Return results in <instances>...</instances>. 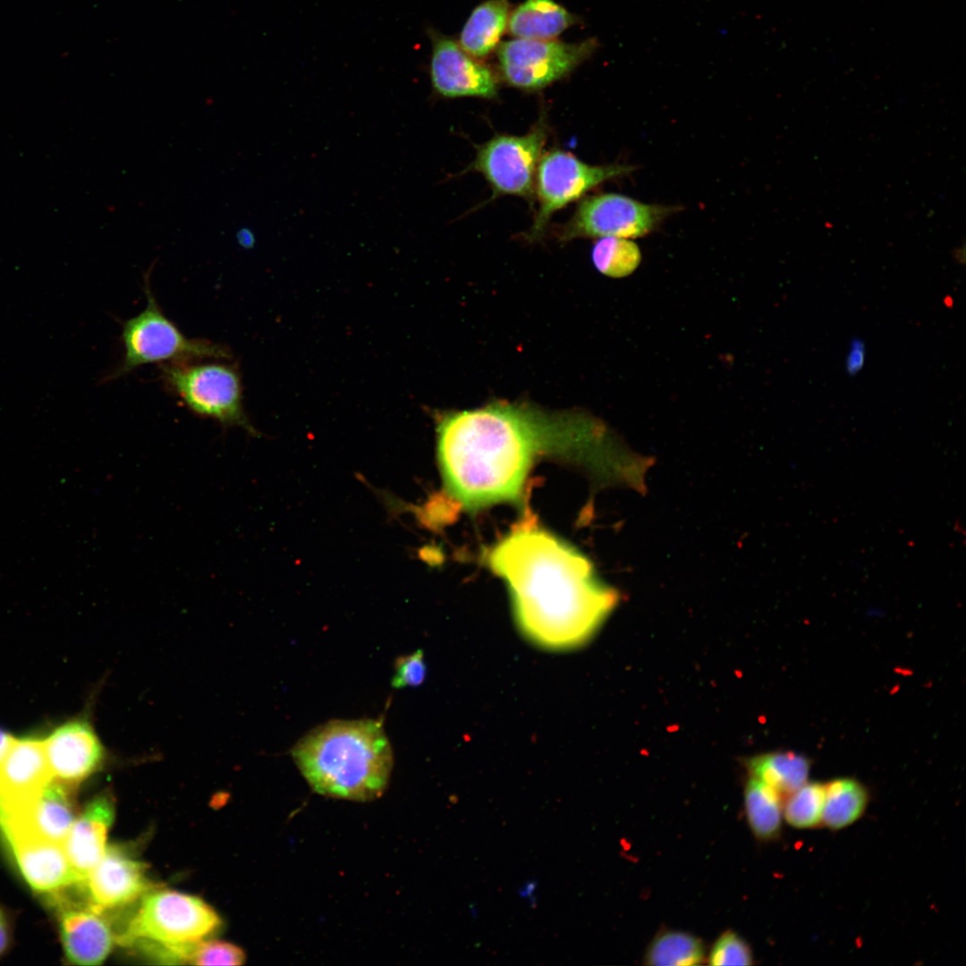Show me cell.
I'll return each instance as SVG.
<instances>
[{"mask_svg":"<svg viewBox=\"0 0 966 966\" xmlns=\"http://www.w3.org/2000/svg\"><path fill=\"white\" fill-rule=\"evenodd\" d=\"M600 436L583 415L495 402L440 416L436 454L445 491L476 510L515 501L538 456L593 462Z\"/></svg>","mask_w":966,"mask_h":966,"instance_id":"obj_1","label":"cell"},{"mask_svg":"<svg viewBox=\"0 0 966 966\" xmlns=\"http://www.w3.org/2000/svg\"><path fill=\"white\" fill-rule=\"evenodd\" d=\"M525 515L487 552V564L506 582L525 637L552 650L580 647L614 608L618 594L582 553Z\"/></svg>","mask_w":966,"mask_h":966,"instance_id":"obj_2","label":"cell"},{"mask_svg":"<svg viewBox=\"0 0 966 966\" xmlns=\"http://www.w3.org/2000/svg\"><path fill=\"white\" fill-rule=\"evenodd\" d=\"M291 754L314 792L352 801L378 798L394 765L379 719L329 721L301 738Z\"/></svg>","mask_w":966,"mask_h":966,"instance_id":"obj_3","label":"cell"},{"mask_svg":"<svg viewBox=\"0 0 966 966\" xmlns=\"http://www.w3.org/2000/svg\"><path fill=\"white\" fill-rule=\"evenodd\" d=\"M116 942L138 946L163 963L183 964L188 950L212 936L222 924L217 913L199 897L152 889L140 900Z\"/></svg>","mask_w":966,"mask_h":966,"instance_id":"obj_4","label":"cell"},{"mask_svg":"<svg viewBox=\"0 0 966 966\" xmlns=\"http://www.w3.org/2000/svg\"><path fill=\"white\" fill-rule=\"evenodd\" d=\"M144 291L146 306L139 314L123 322V360L106 380L117 379L147 364L232 359L226 345L187 337L162 311L147 275Z\"/></svg>","mask_w":966,"mask_h":966,"instance_id":"obj_5","label":"cell"},{"mask_svg":"<svg viewBox=\"0 0 966 966\" xmlns=\"http://www.w3.org/2000/svg\"><path fill=\"white\" fill-rule=\"evenodd\" d=\"M160 377L165 389L193 414L211 419L224 428L240 427L257 435L242 403L238 366L225 360H200L163 364Z\"/></svg>","mask_w":966,"mask_h":966,"instance_id":"obj_6","label":"cell"},{"mask_svg":"<svg viewBox=\"0 0 966 966\" xmlns=\"http://www.w3.org/2000/svg\"><path fill=\"white\" fill-rule=\"evenodd\" d=\"M624 165H591L562 149L541 156L536 172L535 189L538 208L527 237L538 239L551 216L587 191L609 179L631 172Z\"/></svg>","mask_w":966,"mask_h":966,"instance_id":"obj_7","label":"cell"},{"mask_svg":"<svg viewBox=\"0 0 966 966\" xmlns=\"http://www.w3.org/2000/svg\"><path fill=\"white\" fill-rule=\"evenodd\" d=\"M547 139L544 120L524 135H497L479 146L469 169L480 173L496 195L531 199Z\"/></svg>","mask_w":966,"mask_h":966,"instance_id":"obj_8","label":"cell"},{"mask_svg":"<svg viewBox=\"0 0 966 966\" xmlns=\"http://www.w3.org/2000/svg\"><path fill=\"white\" fill-rule=\"evenodd\" d=\"M597 47L595 38L580 43L515 38L499 45L497 58L507 83L521 89L536 90L567 75Z\"/></svg>","mask_w":966,"mask_h":966,"instance_id":"obj_9","label":"cell"},{"mask_svg":"<svg viewBox=\"0 0 966 966\" xmlns=\"http://www.w3.org/2000/svg\"><path fill=\"white\" fill-rule=\"evenodd\" d=\"M674 207L650 205L630 197L606 193L585 198L572 218L561 228L560 237L637 238L657 228Z\"/></svg>","mask_w":966,"mask_h":966,"instance_id":"obj_10","label":"cell"},{"mask_svg":"<svg viewBox=\"0 0 966 966\" xmlns=\"http://www.w3.org/2000/svg\"><path fill=\"white\" fill-rule=\"evenodd\" d=\"M55 909L66 960L76 965H99L116 941L110 917L91 906L83 894L71 896L69 888L47 898Z\"/></svg>","mask_w":966,"mask_h":966,"instance_id":"obj_11","label":"cell"},{"mask_svg":"<svg viewBox=\"0 0 966 966\" xmlns=\"http://www.w3.org/2000/svg\"><path fill=\"white\" fill-rule=\"evenodd\" d=\"M147 865L123 845L110 844L82 884L88 902L108 913L140 901L154 889Z\"/></svg>","mask_w":966,"mask_h":966,"instance_id":"obj_12","label":"cell"},{"mask_svg":"<svg viewBox=\"0 0 966 966\" xmlns=\"http://www.w3.org/2000/svg\"><path fill=\"white\" fill-rule=\"evenodd\" d=\"M427 33L432 47L428 74L436 96L493 98L497 95V80L489 68L471 57L454 39L432 28Z\"/></svg>","mask_w":966,"mask_h":966,"instance_id":"obj_13","label":"cell"},{"mask_svg":"<svg viewBox=\"0 0 966 966\" xmlns=\"http://www.w3.org/2000/svg\"><path fill=\"white\" fill-rule=\"evenodd\" d=\"M42 741L53 779L74 788L99 771L106 759V750L85 716L59 724Z\"/></svg>","mask_w":966,"mask_h":966,"instance_id":"obj_14","label":"cell"},{"mask_svg":"<svg viewBox=\"0 0 966 966\" xmlns=\"http://www.w3.org/2000/svg\"><path fill=\"white\" fill-rule=\"evenodd\" d=\"M51 780L42 739L15 737L0 762V819L23 809Z\"/></svg>","mask_w":966,"mask_h":966,"instance_id":"obj_15","label":"cell"},{"mask_svg":"<svg viewBox=\"0 0 966 966\" xmlns=\"http://www.w3.org/2000/svg\"><path fill=\"white\" fill-rule=\"evenodd\" d=\"M30 887L47 898L79 883L64 845L30 835L1 831Z\"/></svg>","mask_w":966,"mask_h":966,"instance_id":"obj_16","label":"cell"},{"mask_svg":"<svg viewBox=\"0 0 966 966\" xmlns=\"http://www.w3.org/2000/svg\"><path fill=\"white\" fill-rule=\"evenodd\" d=\"M75 789L51 780L23 809L0 819V830L64 843L76 818Z\"/></svg>","mask_w":966,"mask_h":966,"instance_id":"obj_17","label":"cell"},{"mask_svg":"<svg viewBox=\"0 0 966 966\" xmlns=\"http://www.w3.org/2000/svg\"><path fill=\"white\" fill-rule=\"evenodd\" d=\"M114 818L109 794H99L76 817L64 848L79 883L84 882L106 849L107 833Z\"/></svg>","mask_w":966,"mask_h":966,"instance_id":"obj_18","label":"cell"},{"mask_svg":"<svg viewBox=\"0 0 966 966\" xmlns=\"http://www.w3.org/2000/svg\"><path fill=\"white\" fill-rule=\"evenodd\" d=\"M576 21L555 0H526L509 15V33L517 38L553 39Z\"/></svg>","mask_w":966,"mask_h":966,"instance_id":"obj_19","label":"cell"},{"mask_svg":"<svg viewBox=\"0 0 966 966\" xmlns=\"http://www.w3.org/2000/svg\"><path fill=\"white\" fill-rule=\"evenodd\" d=\"M507 0H488L478 5L463 26L459 45L470 55H488L498 45L509 19Z\"/></svg>","mask_w":966,"mask_h":966,"instance_id":"obj_20","label":"cell"},{"mask_svg":"<svg viewBox=\"0 0 966 966\" xmlns=\"http://www.w3.org/2000/svg\"><path fill=\"white\" fill-rule=\"evenodd\" d=\"M750 775L775 790L781 796L789 795L808 781L809 760L792 751H775L757 755L746 760Z\"/></svg>","mask_w":966,"mask_h":966,"instance_id":"obj_21","label":"cell"},{"mask_svg":"<svg viewBox=\"0 0 966 966\" xmlns=\"http://www.w3.org/2000/svg\"><path fill=\"white\" fill-rule=\"evenodd\" d=\"M869 801L868 789L858 780L841 777L825 784L822 825L837 831L855 823Z\"/></svg>","mask_w":966,"mask_h":966,"instance_id":"obj_22","label":"cell"},{"mask_svg":"<svg viewBox=\"0 0 966 966\" xmlns=\"http://www.w3.org/2000/svg\"><path fill=\"white\" fill-rule=\"evenodd\" d=\"M784 803L781 795L759 779L750 776L744 788V809L753 835L760 841H773L782 830Z\"/></svg>","mask_w":966,"mask_h":966,"instance_id":"obj_23","label":"cell"},{"mask_svg":"<svg viewBox=\"0 0 966 966\" xmlns=\"http://www.w3.org/2000/svg\"><path fill=\"white\" fill-rule=\"evenodd\" d=\"M644 959L648 965H698L705 959V947L699 937L688 932L664 930L651 941Z\"/></svg>","mask_w":966,"mask_h":966,"instance_id":"obj_24","label":"cell"},{"mask_svg":"<svg viewBox=\"0 0 966 966\" xmlns=\"http://www.w3.org/2000/svg\"><path fill=\"white\" fill-rule=\"evenodd\" d=\"M591 258L596 268L607 276L631 274L641 260L638 245L627 238L601 237L593 246Z\"/></svg>","mask_w":966,"mask_h":966,"instance_id":"obj_25","label":"cell"},{"mask_svg":"<svg viewBox=\"0 0 966 966\" xmlns=\"http://www.w3.org/2000/svg\"><path fill=\"white\" fill-rule=\"evenodd\" d=\"M825 784L806 782L787 795L784 803V819L797 829H813L822 825Z\"/></svg>","mask_w":966,"mask_h":966,"instance_id":"obj_26","label":"cell"},{"mask_svg":"<svg viewBox=\"0 0 966 966\" xmlns=\"http://www.w3.org/2000/svg\"><path fill=\"white\" fill-rule=\"evenodd\" d=\"M245 959V953L240 947L221 940L206 939L190 949L185 964L242 965Z\"/></svg>","mask_w":966,"mask_h":966,"instance_id":"obj_27","label":"cell"},{"mask_svg":"<svg viewBox=\"0 0 966 966\" xmlns=\"http://www.w3.org/2000/svg\"><path fill=\"white\" fill-rule=\"evenodd\" d=\"M710 965H750L753 963L751 950L746 941L737 933L727 930L714 943L709 955Z\"/></svg>","mask_w":966,"mask_h":966,"instance_id":"obj_28","label":"cell"},{"mask_svg":"<svg viewBox=\"0 0 966 966\" xmlns=\"http://www.w3.org/2000/svg\"><path fill=\"white\" fill-rule=\"evenodd\" d=\"M427 674L423 651L419 649L410 655L400 657L394 663L392 686L395 689L420 685Z\"/></svg>","mask_w":966,"mask_h":966,"instance_id":"obj_29","label":"cell"},{"mask_svg":"<svg viewBox=\"0 0 966 966\" xmlns=\"http://www.w3.org/2000/svg\"><path fill=\"white\" fill-rule=\"evenodd\" d=\"M866 358L865 343L860 338H854L845 360V369L849 375L857 374L863 367Z\"/></svg>","mask_w":966,"mask_h":966,"instance_id":"obj_30","label":"cell"},{"mask_svg":"<svg viewBox=\"0 0 966 966\" xmlns=\"http://www.w3.org/2000/svg\"><path fill=\"white\" fill-rule=\"evenodd\" d=\"M10 943V928L4 911L0 909V956L6 951Z\"/></svg>","mask_w":966,"mask_h":966,"instance_id":"obj_31","label":"cell"},{"mask_svg":"<svg viewBox=\"0 0 966 966\" xmlns=\"http://www.w3.org/2000/svg\"><path fill=\"white\" fill-rule=\"evenodd\" d=\"M14 738L10 733L0 727V762L9 750Z\"/></svg>","mask_w":966,"mask_h":966,"instance_id":"obj_32","label":"cell"},{"mask_svg":"<svg viewBox=\"0 0 966 966\" xmlns=\"http://www.w3.org/2000/svg\"><path fill=\"white\" fill-rule=\"evenodd\" d=\"M238 240L243 246H250L254 242L253 234L246 228L238 233Z\"/></svg>","mask_w":966,"mask_h":966,"instance_id":"obj_33","label":"cell"}]
</instances>
